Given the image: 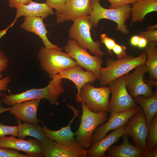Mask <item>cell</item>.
<instances>
[{"label":"cell","mask_w":157,"mask_h":157,"mask_svg":"<svg viewBox=\"0 0 157 157\" xmlns=\"http://www.w3.org/2000/svg\"><path fill=\"white\" fill-rule=\"evenodd\" d=\"M3 75L0 73V95L2 91H6L8 90V84L11 81L9 76L3 78Z\"/></svg>","instance_id":"cell-35"},{"label":"cell","mask_w":157,"mask_h":157,"mask_svg":"<svg viewBox=\"0 0 157 157\" xmlns=\"http://www.w3.org/2000/svg\"><path fill=\"white\" fill-rule=\"evenodd\" d=\"M157 42H152L145 47L147 58L145 63L150 80L157 81Z\"/></svg>","instance_id":"cell-26"},{"label":"cell","mask_w":157,"mask_h":157,"mask_svg":"<svg viewBox=\"0 0 157 157\" xmlns=\"http://www.w3.org/2000/svg\"><path fill=\"white\" fill-rule=\"evenodd\" d=\"M130 74L125 75L126 87L130 94L134 98L139 95L149 98L154 94L155 90L153 86L146 83L144 81L145 73L148 72L145 64L140 65Z\"/></svg>","instance_id":"cell-11"},{"label":"cell","mask_w":157,"mask_h":157,"mask_svg":"<svg viewBox=\"0 0 157 157\" xmlns=\"http://www.w3.org/2000/svg\"><path fill=\"white\" fill-rule=\"evenodd\" d=\"M17 136L19 139H24L26 137L30 136L42 142L47 138L42 128L37 124H32L25 122L22 124L19 119H17Z\"/></svg>","instance_id":"cell-24"},{"label":"cell","mask_w":157,"mask_h":157,"mask_svg":"<svg viewBox=\"0 0 157 157\" xmlns=\"http://www.w3.org/2000/svg\"><path fill=\"white\" fill-rule=\"evenodd\" d=\"M147 58L145 51L137 57L132 55H126L117 59L108 58L106 61V67H102L100 70V84L102 86L109 85L117 78L144 64Z\"/></svg>","instance_id":"cell-2"},{"label":"cell","mask_w":157,"mask_h":157,"mask_svg":"<svg viewBox=\"0 0 157 157\" xmlns=\"http://www.w3.org/2000/svg\"><path fill=\"white\" fill-rule=\"evenodd\" d=\"M100 39L102 43L104 44L107 47L108 53L110 54H112L113 49L116 44L115 40L108 37L105 33L101 34Z\"/></svg>","instance_id":"cell-32"},{"label":"cell","mask_w":157,"mask_h":157,"mask_svg":"<svg viewBox=\"0 0 157 157\" xmlns=\"http://www.w3.org/2000/svg\"><path fill=\"white\" fill-rule=\"evenodd\" d=\"M69 28L68 37L75 40L81 47L88 49L89 53L101 58L104 53L100 49L101 42L94 41L92 39L90 30L93 27L90 24L88 16H83L76 18Z\"/></svg>","instance_id":"cell-5"},{"label":"cell","mask_w":157,"mask_h":157,"mask_svg":"<svg viewBox=\"0 0 157 157\" xmlns=\"http://www.w3.org/2000/svg\"><path fill=\"white\" fill-rule=\"evenodd\" d=\"M131 25L136 22H142L148 13L157 11V0H137L131 5Z\"/></svg>","instance_id":"cell-23"},{"label":"cell","mask_w":157,"mask_h":157,"mask_svg":"<svg viewBox=\"0 0 157 157\" xmlns=\"http://www.w3.org/2000/svg\"><path fill=\"white\" fill-rule=\"evenodd\" d=\"M58 74L60 78L68 79L75 84L77 90L76 99L78 103L81 102L79 93L83 86L87 83H92L97 80L93 72L90 71H85L78 65L62 71Z\"/></svg>","instance_id":"cell-17"},{"label":"cell","mask_w":157,"mask_h":157,"mask_svg":"<svg viewBox=\"0 0 157 157\" xmlns=\"http://www.w3.org/2000/svg\"><path fill=\"white\" fill-rule=\"evenodd\" d=\"M146 40L143 38L139 37L138 46L140 48L145 47L147 44Z\"/></svg>","instance_id":"cell-39"},{"label":"cell","mask_w":157,"mask_h":157,"mask_svg":"<svg viewBox=\"0 0 157 157\" xmlns=\"http://www.w3.org/2000/svg\"><path fill=\"white\" fill-rule=\"evenodd\" d=\"M43 19L40 17H25L24 21L21 24V26L25 31L38 35L46 47L62 50V49L53 44L49 40L47 37V34L49 33V32L46 29V25L44 23Z\"/></svg>","instance_id":"cell-20"},{"label":"cell","mask_w":157,"mask_h":157,"mask_svg":"<svg viewBox=\"0 0 157 157\" xmlns=\"http://www.w3.org/2000/svg\"><path fill=\"white\" fill-rule=\"evenodd\" d=\"M134 99L142 109L149 126L157 112V88H156L154 95L150 97L147 98L139 95Z\"/></svg>","instance_id":"cell-25"},{"label":"cell","mask_w":157,"mask_h":157,"mask_svg":"<svg viewBox=\"0 0 157 157\" xmlns=\"http://www.w3.org/2000/svg\"><path fill=\"white\" fill-rule=\"evenodd\" d=\"M2 99H0V114L3 113L10 110L11 107H4L2 105L3 103Z\"/></svg>","instance_id":"cell-40"},{"label":"cell","mask_w":157,"mask_h":157,"mask_svg":"<svg viewBox=\"0 0 157 157\" xmlns=\"http://www.w3.org/2000/svg\"><path fill=\"white\" fill-rule=\"evenodd\" d=\"M37 58L40 61V67L51 79L59 73L78 65L67 53L44 46L40 49Z\"/></svg>","instance_id":"cell-4"},{"label":"cell","mask_w":157,"mask_h":157,"mask_svg":"<svg viewBox=\"0 0 157 157\" xmlns=\"http://www.w3.org/2000/svg\"><path fill=\"white\" fill-rule=\"evenodd\" d=\"M41 99H35L25 101L13 105L10 113L13 114L17 119L36 124L41 122L37 117V111Z\"/></svg>","instance_id":"cell-18"},{"label":"cell","mask_w":157,"mask_h":157,"mask_svg":"<svg viewBox=\"0 0 157 157\" xmlns=\"http://www.w3.org/2000/svg\"><path fill=\"white\" fill-rule=\"evenodd\" d=\"M139 37L138 36H133L131 40V44L134 46H138L139 41Z\"/></svg>","instance_id":"cell-41"},{"label":"cell","mask_w":157,"mask_h":157,"mask_svg":"<svg viewBox=\"0 0 157 157\" xmlns=\"http://www.w3.org/2000/svg\"><path fill=\"white\" fill-rule=\"evenodd\" d=\"M92 10L88 16L90 24L93 27H98L101 19H106L115 22L117 24L115 30L127 35L129 30L126 22L131 17V4L125 5L114 9H106L102 6L100 0H91Z\"/></svg>","instance_id":"cell-3"},{"label":"cell","mask_w":157,"mask_h":157,"mask_svg":"<svg viewBox=\"0 0 157 157\" xmlns=\"http://www.w3.org/2000/svg\"><path fill=\"white\" fill-rule=\"evenodd\" d=\"M66 106L71 110L74 114V116L70 120L67 126L62 127L57 131H53L48 129L45 125L42 123V128L47 138L55 141L60 144L69 146L76 142V138H74L75 133L72 131L71 125L75 118L79 116V111L74 107L69 104H67Z\"/></svg>","instance_id":"cell-16"},{"label":"cell","mask_w":157,"mask_h":157,"mask_svg":"<svg viewBox=\"0 0 157 157\" xmlns=\"http://www.w3.org/2000/svg\"><path fill=\"white\" fill-rule=\"evenodd\" d=\"M125 125L115 129L99 141L86 149L88 157H106L105 152L123 135L126 134Z\"/></svg>","instance_id":"cell-19"},{"label":"cell","mask_w":157,"mask_h":157,"mask_svg":"<svg viewBox=\"0 0 157 157\" xmlns=\"http://www.w3.org/2000/svg\"><path fill=\"white\" fill-rule=\"evenodd\" d=\"M62 79L57 74L44 88H33L15 94L10 93V95H8L2 94L3 102L7 106H10L25 101L43 99L48 100L52 105H58L59 104L58 99L64 92Z\"/></svg>","instance_id":"cell-1"},{"label":"cell","mask_w":157,"mask_h":157,"mask_svg":"<svg viewBox=\"0 0 157 157\" xmlns=\"http://www.w3.org/2000/svg\"><path fill=\"white\" fill-rule=\"evenodd\" d=\"M82 112L78 130L75 133L76 141L84 149H88L92 145V136L96 129L106 121L107 113H96L90 110L84 102H81Z\"/></svg>","instance_id":"cell-6"},{"label":"cell","mask_w":157,"mask_h":157,"mask_svg":"<svg viewBox=\"0 0 157 157\" xmlns=\"http://www.w3.org/2000/svg\"><path fill=\"white\" fill-rule=\"evenodd\" d=\"M148 126L149 131L146 141L147 152L157 147V113L155 115Z\"/></svg>","instance_id":"cell-27"},{"label":"cell","mask_w":157,"mask_h":157,"mask_svg":"<svg viewBox=\"0 0 157 157\" xmlns=\"http://www.w3.org/2000/svg\"><path fill=\"white\" fill-rule=\"evenodd\" d=\"M67 53L76 62L78 65L91 71L96 75L98 80L100 78V70L103 63L101 58L90 55L87 49L80 47L74 40L69 39L64 47Z\"/></svg>","instance_id":"cell-9"},{"label":"cell","mask_w":157,"mask_h":157,"mask_svg":"<svg viewBox=\"0 0 157 157\" xmlns=\"http://www.w3.org/2000/svg\"><path fill=\"white\" fill-rule=\"evenodd\" d=\"M111 93L110 87L102 86L96 88L87 83L81 88L79 93L81 102H84L91 111L96 113L109 112Z\"/></svg>","instance_id":"cell-7"},{"label":"cell","mask_w":157,"mask_h":157,"mask_svg":"<svg viewBox=\"0 0 157 157\" xmlns=\"http://www.w3.org/2000/svg\"><path fill=\"white\" fill-rule=\"evenodd\" d=\"M41 144V142L36 139L25 140L12 136L0 138V147L21 151L31 157L44 156Z\"/></svg>","instance_id":"cell-14"},{"label":"cell","mask_w":157,"mask_h":157,"mask_svg":"<svg viewBox=\"0 0 157 157\" xmlns=\"http://www.w3.org/2000/svg\"><path fill=\"white\" fill-rule=\"evenodd\" d=\"M32 0H8L10 7L17 8L22 5L27 4L32 2Z\"/></svg>","instance_id":"cell-36"},{"label":"cell","mask_w":157,"mask_h":157,"mask_svg":"<svg viewBox=\"0 0 157 157\" xmlns=\"http://www.w3.org/2000/svg\"><path fill=\"white\" fill-rule=\"evenodd\" d=\"M9 135L14 137L17 136V126L5 125L0 122V138L5 137Z\"/></svg>","instance_id":"cell-29"},{"label":"cell","mask_w":157,"mask_h":157,"mask_svg":"<svg viewBox=\"0 0 157 157\" xmlns=\"http://www.w3.org/2000/svg\"><path fill=\"white\" fill-rule=\"evenodd\" d=\"M126 47L124 45H120L116 44L113 49V51L115 54L116 57L118 58L125 56L126 55Z\"/></svg>","instance_id":"cell-34"},{"label":"cell","mask_w":157,"mask_h":157,"mask_svg":"<svg viewBox=\"0 0 157 157\" xmlns=\"http://www.w3.org/2000/svg\"><path fill=\"white\" fill-rule=\"evenodd\" d=\"M8 59L0 49V73L4 71L8 66Z\"/></svg>","instance_id":"cell-37"},{"label":"cell","mask_w":157,"mask_h":157,"mask_svg":"<svg viewBox=\"0 0 157 157\" xmlns=\"http://www.w3.org/2000/svg\"><path fill=\"white\" fill-rule=\"evenodd\" d=\"M8 30L7 28L2 30H0V39L6 33L7 31Z\"/></svg>","instance_id":"cell-44"},{"label":"cell","mask_w":157,"mask_h":157,"mask_svg":"<svg viewBox=\"0 0 157 157\" xmlns=\"http://www.w3.org/2000/svg\"><path fill=\"white\" fill-rule=\"evenodd\" d=\"M141 108L139 105L124 112L111 113L108 120L98 126L92 136V144L97 142L106 135L110 131L126 125L128 120Z\"/></svg>","instance_id":"cell-12"},{"label":"cell","mask_w":157,"mask_h":157,"mask_svg":"<svg viewBox=\"0 0 157 157\" xmlns=\"http://www.w3.org/2000/svg\"><path fill=\"white\" fill-rule=\"evenodd\" d=\"M157 147L147 152L144 156V157H157Z\"/></svg>","instance_id":"cell-38"},{"label":"cell","mask_w":157,"mask_h":157,"mask_svg":"<svg viewBox=\"0 0 157 157\" xmlns=\"http://www.w3.org/2000/svg\"><path fill=\"white\" fill-rule=\"evenodd\" d=\"M54 13L53 9L46 3H40L32 1L28 4L22 5L17 8L15 19L8 27H12L17 18L22 16L37 17L44 19Z\"/></svg>","instance_id":"cell-21"},{"label":"cell","mask_w":157,"mask_h":157,"mask_svg":"<svg viewBox=\"0 0 157 157\" xmlns=\"http://www.w3.org/2000/svg\"><path fill=\"white\" fill-rule=\"evenodd\" d=\"M0 157H31L27 155L21 154L14 149L0 147Z\"/></svg>","instance_id":"cell-30"},{"label":"cell","mask_w":157,"mask_h":157,"mask_svg":"<svg viewBox=\"0 0 157 157\" xmlns=\"http://www.w3.org/2000/svg\"><path fill=\"white\" fill-rule=\"evenodd\" d=\"M138 36L145 39L148 44L152 42H157V29L141 31Z\"/></svg>","instance_id":"cell-31"},{"label":"cell","mask_w":157,"mask_h":157,"mask_svg":"<svg viewBox=\"0 0 157 157\" xmlns=\"http://www.w3.org/2000/svg\"><path fill=\"white\" fill-rule=\"evenodd\" d=\"M125 75L115 79L108 85L111 93L109 112L110 113L124 112L138 105L128 92Z\"/></svg>","instance_id":"cell-8"},{"label":"cell","mask_w":157,"mask_h":157,"mask_svg":"<svg viewBox=\"0 0 157 157\" xmlns=\"http://www.w3.org/2000/svg\"><path fill=\"white\" fill-rule=\"evenodd\" d=\"M46 3L48 6L52 9H54L56 11L55 13L56 16L64 10L66 0H45Z\"/></svg>","instance_id":"cell-28"},{"label":"cell","mask_w":157,"mask_h":157,"mask_svg":"<svg viewBox=\"0 0 157 157\" xmlns=\"http://www.w3.org/2000/svg\"><path fill=\"white\" fill-rule=\"evenodd\" d=\"M110 3L109 9L116 8L121 6L132 4L137 0H107Z\"/></svg>","instance_id":"cell-33"},{"label":"cell","mask_w":157,"mask_h":157,"mask_svg":"<svg viewBox=\"0 0 157 157\" xmlns=\"http://www.w3.org/2000/svg\"><path fill=\"white\" fill-rule=\"evenodd\" d=\"M157 24L149 25L147 27L146 31L152 30L157 29Z\"/></svg>","instance_id":"cell-43"},{"label":"cell","mask_w":157,"mask_h":157,"mask_svg":"<svg viewBox=\"0 0 157 157\" xmlns=\"http://www.w3.org/2000/svg\"><path fill=\"white\" fill-rule=\"evenodd\" d=\"M44 157H87L86 149L77 141L69 146L60 144L47 137L41 144Z\"/></svg>","instance_id":"cell-13"},{"label":"cell","mask_w":157,"mask_h":157,"mask_svg":"<svg viewBox=\"0 0 157 157\" xmlns=\"http://www.w3.org/2000/svg\"><path fill=\"white\" fill-rule=\"evenodd\" d=\"M125 129V134L131 137L135 146L147 151L149 126L142 108L128 120Z\"/></svg>","instance_id":"cell-10"},{"label":"cell","mask_w":157,"mask_h":157,"mask_svg":"<svg viewBox=\"0 0 157 157\" xmlns=\"http://www.w3.org/2000/svg\"><path fill=\"white\" fill-rule=\"evenodd\" d=\"M92 10L91 0H66L64 11L56 16V22L73 21L78 17L89 16Z\"/></svg>","instance_id":"cell-15"},{"label":"cell","mask_w":157,"mask_h":157,"mask_svg":"<svg viewBox=\"0 0 157 157\" xmlns=\"http://www.w3.org/2000/svg\"><path fill=\"white\" fill-rule=\"evenodd\" d=\"M128 136L124 134L121 145L110 147L107 151L108 155L106 157H144L147 151L131 144Z\"/></svg>","instance_id":"cell-22"},{"label":"cell","mask_w":157,"mask_h":157,"mask_svg":"<svg viewBox=\"0 0 157 157\" xmlns=\"http://www.w3.org/2000/svg\"><path fill=\"white\" fill-rule=\"evenodd\" d=\"M144 81L147 83L152 86H154L156 88H157V81L151 80H147L144 78Z\"/></svg>","instance_id":"cell-42"}]
</instances>
